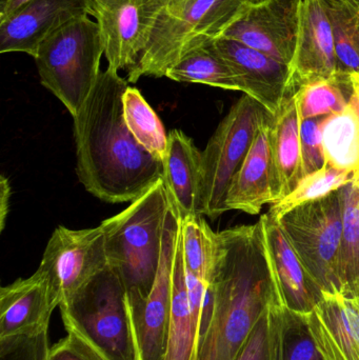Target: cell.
<instances>
[{"label":"cell","instance_id":"1","mask_svg":"<svg viewBox=\"0 0 359 360\" xmlns=\"http://www.w3.org/2000/svg\"><path fill=\"white\" fill-rule=\"evenodd\" d=\"M128 84L107 68L73 117L78 179L105 202H132L164 179V162L137 143L124 120Z\"/></svg>","mask_w":359,"mask_h":360},{"label":"cell","instance_id":"2","mask_svg":"<svg viewBox=\"0 0 359 360\" xmlns=\"http://www.w3.org/2000/svg\"><path fill=\"white\" fill-rule=\"evenodd\" d=\"M218 257L211 287L212 319L197 360H235L275 300L274 275L261 222L217 233Z\"/></svg>","mask_w":359,"mask_h":360},{"label":"cell","instance_id":"3","mask_svg":"<svg viewBox=\"0 0 359 360\" xmlns=\"http://www.w3.org/2000/svg\"><path fill=\"white\" fill-rule=\"evenodd\" d=\"M171 202L160 179L124 211L101 222L109 266L122 279L129 298L147 297L153 288Z\"/></svg>","mask_w":359,"mask_h":360},{"label":"cell","instance_id":"4","mask_svg":"<svg viewBox=\"0 0 359 360\" xmlns=\"http://www.w3.org/2000/svg\"><path fill=\"white\" fill-rule=\"evenodd\" d=\"M261 0H183L166 6L138 60L128 70L130 84L143 76L160 78L189 51L223 32L252 4Z\"/></svg>","mask_w":359,"mask_h":360},{"label":"cell","instance_id":"5","mask_svg":"<svg viewBox=\"0 0 359 360\" xmlns=\"http://www.w3.org/2000/svg\"><path fill=\"white\" fill-rule=\"evenodd\" d=\"M105 54L98 23L89 16L74 19L48 36L34 57L40 82L71 115H77L100 75Z\"/></svg>","mask_w":359,"mask_h":360},{"label":"cell","instance_id":"6","mask_svg":"<svg viewBox=\"0 0 359 360\" xmlns=\"http://www.w3.org/2000/svg\"><path fill=\"white\" fill-rule=\"evenodd\" d=\"M59 308L65 331L79 334L107 360H139L128 292L113 269L107 266Z\"/></svg>","mask_w":359,"mask_h":360},{"label":"cell","instance_id":"7","mask_svg":"<svg viewBox=\"0 0 359 360\" xmlns=\"http://www.w3.org/2000/svg\"><path fill=\"white\" fill-rule=\"evenodd\" d=\"M271 114L244 94L221 120L202 152L200 214L216 219L227 212L226 199L232 179L244 162L261 127Z\"/></svg>","mask_w":359,"mask_h":360},{"label":"cell","instance_id":"8","mask_svg":"<svg viewBox=\"0 0 359 360\" xmlns=\"http://www.w3.org/2000/svg\"><path fill=\"white\" fill-rule=\"evenodd\" d=\"M278 221L322 293L341 294L339 252L343 234V199L341 190L291 210Z\"/></svg>","mask_w":359,"mask_h":360},{"label":"cell","instance_id":"9","mask_svg":"<svg viewBox=\"0 0 359 360\" xmlns=\"http://www.w3.org/2000/svg\"><path fill=\"white\" fill-rule=\"evenodd\" d=\"M109 266L100 226L82 230L57 226L37 270L46 276L57 307L70 302Z\"/></svg>","mask_w":359,"mask_h":360},{"label":"cell","instance_id":"10","mask_svg":"<svg viewBox=\"0 0 359 360\" xmlns=\"http://www.w3.org/2000/svg\"><path fill=\"white\" fill-rule=\"evenodd\" d=\"M181 217L174 203L164 224L162 259L147 297L129 298L139 360H166L172 307V274Z\"/></svg>","mask_w":359,"mask_h":360},{"label":"cell","instance_id":"11","mask_svg":"<svg viewBox=\"0 0 359 360\" xmlns=\"http://www.w3.org/2000/svg\"><path fill=\"white\" fill-rule=\"evenodd\" d=\"M110 69L129 70L138 60L167 0H93Z\"/></svg>","mask_w":359,"mask_h":360},{"label":"cell","instance_id":"12","mask_svg":"<svg viewBox=\"0 0 359 360\" xmlns=\"http://www.w3.org/2000/svg\"><path fill=\"white\" fill-rule=\"evenodd\" d=\"M303 0H261L251 4L221 37L261 51L291 67Z\"/></svg>","mask_w":359,"mask_h":360},{"label":"cell","instance_id":"13","mask_svg":"<svg viewBox=\"0 0 359 360\" xmlns=\"http://www.w3.org/2000/svg\"><path fill=\"white\" fill-rule=\"evenodd\" d=\"M57 308L46 276L36 271L0 290V348L48 334Z\"/></svg>","mask_w":359,"mask_h":360},{"label":"cell","instance_id":"14","mask_svg":"<svg viewBox=\"0 0 359 360\" xmlns=\"http://www.w3.org/2000/svg\"><path fill=\"white\" fill-rule=\"evenodd\" d=\"M221 56L233 71L240 92L259 101L272 116L291 95V67L261 51L235 40H214Z\"/></svg>","mask_w":359,"mask_h":360},{"label":"cell","instance_id":"15","mask_svg":"<svg viewBox=\"0 0 359 360\" xmlns=\"http://www.w3.org/2000/svg\"><path fill=\"white\" fill-rule=\"evenodd\" d=\"M93 0H33L0 22V53L35 57L40 44L74 19L93 15Z\"/></svg>","mask_w":359,"mask_h":360},{"label":"cell","instance_id":"16","mask_svg":"<svg viewBox=\"0 0 359 360\" xmlns=\"http://www.w3.org/2000/svg\"><path fill=\"white\" fill-rule=\"evenodd\" d=\"M259 221L273 271L275 302L303 316L322 300V291L297 255L280 221L269 213L261 216Z\"/></svg>","mask_w":359,"mask_h":360},{"label":"cell","instance_id":"17","mask_svg":"<svg viewBox=\"0 0 359 360\" xmlns=\"http://www.w3.org/2000/svg\"><path fill=\"white\" fill-rule=\"evenodd\" d=\"M291 91L339 75L334 37L324 0H303L296 50L291 65Z\"/></svg>","mask_w":359,"mask_h":360},{"label":"cell","instance_id":"18","mask_svg":"<svg viewBox=\"0 0 359 360\" xmlns=\"http://www.w3.org/2000/svg\"><path fill=\"white\" fill-rule=\"evenodd\" d=\"M299 317L322 360H359V311L352 298L324 292L318 304Z\"/></svg>","mask_w":359,"mask_h":360},{"label":"cell","instance_id":"19","mask_svg":"<svg viewBox=\"0 0 359 360\" xmlns=\"http://www.w3.org/2000/svg\"><path fill=\"white\" fill-rule=\"evenodd\" d=\"M270 117L259 129L252 146L232 179L226 199V207L250 215L261 213L265 205L275 203V184L272 167Z\"/></svg>","mask_w":359,"mask_h":360},{"label":"cell","instance_id":"20","mask_svg":"<svg viewBox=\"0 0 359 360\" xmlns=\"http://www.w3.org/2000/svg\"><path fill=\"white\" fill-rule=\"evenodd\" d=\"M164 169L167 191L181 217L202 215V151L183 131L172 130L169 133Z\"/></svg>","mask_w":359,"mask_h":360},{"label":"cell","instance_id":"21","mask_svg":"<svg viewBox=\"0 0 359 360\" xmlns=\"http://www.w3.org/2000/svg\"><path fill=\"white\" fill-rule=\"evenodd\" d=\"M301 122L303 120L294 93L285 101L272 120L270 143L275 184V203L290 194L303 179Z\"/></svg>","mask_w":359,"mask_h":360},{"label":"cell","instance_id":"22","mask_svg":"<svg viewBox=\"0 0 359 360\" xmlns=\"http://www.w3.org/2000/svg\"><path fill=\"white\" fill-rule=\"evenodd\" d=\"M347 108L322 118V136L326 164L359 176V75L351 74Z\"/></svg>","mask_w":359,"mask_h":360},{"label":"cell","instance_id":"23","mask_svg":"<svg viewBox=\"0 0 359 360\" xmlns=\"http://www.w3.org/2000/svg\"><path fill=\"white\" fill-rule=\"evenodd\" d=\"M198 350L200 338L190 311L179 230L173 262L172 307L166 360H197Z\"/></svg>","mask_w":359,"mask_h":360},{"label":"cell","instance_id":"24","mask_svg":"<svg viewBox=\"0 0 359 360\" xmlns=\"http://www.w3.org/2000/svg\"><path fill=\"white\" fill-rule=\"evenodd\" d=\"M267 360H322L299 315L270 300L266 308Z\"/></svg>","mask_w":359,"mask_h":360},{"label":"cell","instance_id":"25","mask_svg":"<svg viewBox=\"0 0 359 360\" xmlns=\"http://www.w3.org/2000/svg\"><path fill=\"white\" fill-rule=\"evenodd\" d=\"M214 40H209L189 51L167 71L166 77L177 82L240 91L233 71L217 50Z\"/></svg>","mask_w":359,"mask_h":360},{"label":"cell","instance_id":"26","mask_svg":"<svg viewBox=\"0 0 359 360\" xmlns=\"http://www.w3.org/2000/svg\"><path fill=\"white\" fill-rule=\"evenodd\" d=\"M343 234L339 252L341 294L359 297V176L341 188Z\"/></svg>","mask_w":359,"mask_h":360},{"label":"cell","instance_id":"27","mask_svg":"<svg viewBox=\"0 0 359 360\" xmlns=\"http://www.w3.org/2000/svg\"><path fill=\"white\" fill-rule=\"evenodd\" d=\"M181 245L185 268L211 285L217 257L218 236L202 215L181 218Z\"/></svg>","mask_w":359,"mask_h":360},{"label":"cell","instance_id":"28","mask_svg":"<svg viewBox=\"0 0 359 360\" xmlns=\"http://www.w3.org/2000/svg\"><path fill=\"white\" fill-rule=\"evenodd\" d=\"M124 117L131 134L152 156L164 162L168 135L164 124L136 88L129 86L122 97Z\"/></svg>","mask_w":359,"mask_h":360},{"label":"cell","instance_id":"29","mask_svg":"<svg viewBox=\"0 0 359 360\" xmlns=\"http://www.w3.org/2000/svg\"><path fill=\"white\" fill-rule=\"evenodd\" d=\"M351 91V74L344 73L330 79L316 80L299 86L295 96L301 120L341 113L347 108Z\"/></svg>","mask_w":359,"mask_h":360},{"label":"cell","instance_id":"30","mask_svg":"<svg viewBox=\"0 0 359 360\" xmlns=\"http://www.w3.org/2000/svg\"><path fill=\"white\" fill-rule=\"evenodd\" d=\"M334 37L339 73L359 75V15L348 0H324Z\"/></svg>","mask_w":359,"mask_h":360},{"label":"cell","instance_id":"31","mask_svg":"<svg viewBox=\"0 0 359 360\" xmlns=\"http://www.w3.org/2000/svg\"><path fill=\"white\" fill-rule=\"evenodd\" d=\"M355 179V175L352 173L339 170L326 164L320 170L303 177L290 194L287 195L278 202L271 205L268 213L276 220H280L291 210L303 203L325 198L328 195L341 190Z\"/></svg>","mask_w":359,"mask_h":360},{"label":"cell","instance_id":"32","mask_svg":"<svg viewBox=\"0 0 359 360\" xmlns=\"http://www.w3.org/2000/svg\"><path fill=\"white\" fill-rule=\"evenodd\" d=\"M322 118L303 120L301 127V173L303 177L324 168L326 165L322 146Z\"/></svg>","mask_w":359,"mask_h":360},{"label":"cell","instance_id":"33","mask_svg":"<svg viewBox=\"0 0 359 360\" xmlns=\"http://www.w3.org/2000/svg\"><path fill=\"white\" fill-rule=\"evenodd\" d=\"M48 360H107L88 340L76 332L67 331V336L50 347Z\"/></svg>","mask_w":359,"mask_h":360},{"label":"cell","instance_id":"34","mask_svg":"<svg viewBox=\"0 0 359 360\" xmlns=\"http://www.w3.org/2000/svg\"><path fill=\"white\" fill-rule=\"evenodd\" d=\"M48 334L0 348L1 360H48Z\"/></svg>","mask_w":359,"mask_h":360},{"label":"cell","instance_id":"35","mask_svg":"<svg viewBox=\"0 0 359 360\" xmlns=\"http://www.w3.org/2000/svg\"><path fill=\"white\" fill-rule=\"evenodd\" d=\"M235 360H267V321L266 310L248 342Z\"/></svg>","mask_w":359,"mask_h":360},{"label":"cell","instance_id":"36","mask_svg":"<svg viewBox=\"0 0 359 360\" xmlns=\"http://www.w3.org/2000/svg\"><path fill=\"white\" fill-rule=\"evenodd\" d=\"M11 186L10 181L4 175L0 177V230L4 231L6 217L8 214L10 203Z\"/></svg>","mask_w":359,"mask_h":360},{"label":"cell","instance_id":"37","mask_svg":"<svg viewBox=\"0 0 359 360\" xmlns=\"http://www.w3.org/2000/svg\"><path fill=\"white\" fill-rule=\"evenodd\" d=\"M33 0H0V22L10 18L17 11Z\"/></svg>","mask_w":359,"mask_h":360},{"label":"cell","instance_id":"38","mask_svg":"<svg viewBox=\"0 0 359 360\" xmlns=\"http://www.w3.org/2000/svg\"><path fill=\"white\" fill-rule=\"evenodd\" d=\"M348 1H349L350 4H351L352 6H354V8H355V10L358 11L359 15V0H348Z\"/></svg>","mask_w":359,"mask_h":360},{"label":"cell","instance_id":"39","mask_svg":"<svg viewBox=\"0 0 359 360\" xmlns=\"http://www.w3.org/2000/svg\"><path fill=\"white\" fill-rule=\"evenodd\" d=\"M168 1V6H173V4H179V2L183 1V0H167Z\"/></svg>","mask_w":359,"mask_h":360},{"label":"cell","instance_id":"40","mask_svg":"<svg viewBox=\"0 0 359 360\" xmlns=\"http://www.w3.org/2000/svg\"><path fill=\"white\" fill-rule=\"evenodd\" d=\"M352 300H353L354 304H355L356 308H358L359 311V297L352 298Z\"/></svg>","mask_w":359,"mask_h":360}]
</instances>
